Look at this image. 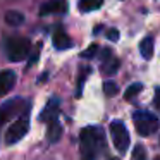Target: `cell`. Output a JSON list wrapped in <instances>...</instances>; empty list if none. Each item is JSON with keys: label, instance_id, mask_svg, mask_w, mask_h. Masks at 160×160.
Listing matches in <instances>:
<instances>
[{"label": "cell", "instance_id": "obj_2", "mask_svg": "<svg viewBox=\"0 0 160 160\" xmlns=\"http://www.w3.org/2000/svg\"><path fill=\"white\" fill-rule=\"evenodd\" d=\"M29 50H31V42L24 36H9L5 40V53L12 62L24 60L29 55Z\"/></svg>", "mask_w": 160, "mask_h": 160}, {"label": "cell", "instance_id": "obj_10", "mask_svg": "<svg viewBox=\"0 0 160 160\" xmlns=\"http://www.w3.org/2000/svg\"><path fill=\"white\" fill-rule=\"evenodd\" d=\"M57 115H59V100H57V98H52V100L47 103V107L42 110L40 119L45 121V122H52V121H57Z\"/></svg>", "mask_w": 160, "mask_h": 160}, {"label": "cell", "instance_id": "obj_22", "mask_svg": "<svg viewBox=\"0 0 160 160\" xmlns=\"http://www.w3.org/2000/svg\"><path fill=\"white\" fill-rule=\"evenodd\" d=\"M153 105H155V108L160 112V88H157V90H155V97H153Z\"/></svg>", "mask_w": 160, "mask_h": 160}, {"label": "cell", "instance_id": "obj_8", "mask_svg": "<svg viewBox=\"0 0 160 160\" xmlns=\"http://www.w3.org/2000/svg\"><path fill=\"white\" fill-rule=\"evenodd\" d=\"M16 84V72L11 69L0 71V98L5 97Z\"/></svg>", "mask_w": 160, "mask_h": 160}, {"label": "cell", "instance_id": "obj_21", "mask_svg": "<svg viewBox=\"0 0 160 160\" xmlns=\"http://www.w3.org/2000/svg\"><path fill=\"white\" fill-rule=\"evenodd\" d=\"M107 38L110 40V42H117V40H119V31H117V29H108V31H107Z\"/></svg>", "mask_w": 160, "mask_h": 160}, {"label": "cell", "instance_id": "obj_16", "mask_svg": "<svg viewBox=\"0 0 160 160\" xmlns=\"http://www.w3.org/2000/svg\"><path fill=\"white\" fill-rule=\"evenodd\" d=\"M141 90H143V84H141V83L131 84V86H128V90L124 91V98H126V100H132V98H134Z\"/></svg>", "mask_w": 160, "mask_h": 160}, {"label": "cell", "instance_id": "obj_18", "mask_svg": "<svg viewBox=\"0 0 160 160\" xmlns=\"http://www.w3.org/2000/svg\"><path fill=\"white\" fill-rule=\"evenodd\" d=\"M132 160H148L146 150L143 148L141 145H136L134 148H132Z\"/></svg>", "mask_w": 160, "mask_h": 160}, {"label": "cell", "instance_id": "obj_23", "mask_svg": "<svg viewBox=\"0 0 160 160\" xmlns=\"http://www.w3.org/2000/svg\"><path fill=\"white\" fill-rule=\"evenodd\" d=\"M108 160H119V158H108Z\"/></svg>", "mask_w": 160, "mask_h": 160}, {"label": "cell", "instance_id": "obj_11", "mask_svg": "<svg viewBox=\"0 0 160 160\" xmlns=\"http://www.w3.org/2000/svg\"><path fill=\"white\" fill-rule=\"evenodd\" d=\"M53 47L59 50H66V48H71L72 47V40L69 38V35H67L64 29H57L55 33H53Z\"/></svg>", "mask_w": 160, "mask_h": 160}, {"label": "cell", "instance_id": "obj_5", "mask_svg": "<svg viewBox=\"0 0 160 160\" xmlns=\"http://www.w3.org/2000/svg\"><path fill=\"white\" fill-rule=\"evenodd\" d=\"M110 136H112V141H114V146L119 153H126L129 148V132L126 129V126L122 124L121 121H112L110 124Z\"/></svg>", "mask_w": 160, "mask_h": 160}, {"label": "cell", "instance_id": "obj_7", "mask_svg": "<svg viewBox=\"0 0 160 160\" xmlns=\"http://www.w3.org/2000/svg\"><path fill=\"white\" fill-rule=\"evenodd\" d=\"M67 11V2L66 0H48L40 7V16H48V14H62Z\"/></svg>", "mask_w": 160, "mask_h": 160}, {"label": "cell", "instance_id": "obj_9", "mask_svg": "<svg viewBox=\"0 0 160 160\" xmlns=\"http://www.w3.org/2000/svg\"><path fill=\"white\" fill-rule=\"evenodd\" d=\"M102 57H103V64H102V72L107 74V76H112V74L117 72L119 69V59H115L114 55H112V50L105 48L103 53H102Z\"/></svg>", "mask_w": 160, "mask_h": 160}, {"label": "cell", "instance_id": "obj_14", "mask_svg": "<svg viewBox=\"0 0 160 160\" xmlns=\"http://www.w3.org/2000/svg\"><path fill=\"white\" fill-rule=\"evenodd\" d=\"M102 4H103V0H79L78 7H79L81 12H91V11L100 9Z\"/></svg>", "mask_w": 160, "mask_h": 160}, {"label": "cell", "instance_id": "obj_4", "mask_svg": "<svg viewBox=\"0 0 160 160\" xmlns=\"http://www.w3.org/2000/svg\"><path fill=\"white\" fill-rule=\"evenodd\" d=\"M28 131H29V117L28 114H24L9 126L7 132H5V143L7 145H16L28 134Z\"/></svg>", "mask_w": 160, "mask_h": 160}, {"label": "cell", "instance_id": "obj_24", "mask_svg": "<svg viewBox=\"0 0 160 160\" xmlns=\"http://www.w3.org/2000/svg\"><path fill=\"white\" fill-rule=\"evenodd\" d=\"M155 160H160V157H157V158H155Z\"/></svg>", "mask_w": 160, "mask_h": 160}, {"label": "cell", "instance_id": "obj_15", "mask_svg": "<svg viewBox=\"0 0 160 160\" xmlns=\"http://www.w3.org/2000/svg\"><path fill=\"white\" fill-rule=\"evenodd\" d=\"M5 22H7L9 26H21L22 22H24V16L21 14L19 11H9L7 14H5Z\"/></svg>", "mask_w": 160, "mask_h": 160}, {"label": "cell", "instance_id": "obj_1", "mask_svg": "<svg viewBox=\"0 0 160 160\" xmlns=\"http://www.w3.org/2000/svg\"><path fill=\"white\" fill-rule=\"evenodd\" d=\"M105 146V132L100 128H84L79 134L81 160H97Z\"/></svg>", "mask_w": 160, "mask_h": 160}, {"label": "cell", "instance_id": "obj_3", "mask_svg": "<svg viewBox=\"0 0 160 160\" xmlns=\"http://www.w3.org/2000/svg\"><path fill=\"white\" fill-rule=\"evenodd\" d=\"M132 121H134L136 131L141 136H152L160 128V121L153 114H150L146 110H136L132 114Z\"/></svg>", "mask_w": 160, "mask_h": 160}, {"label": "cell", "instance_id": "obj_17", "mask_svg": "<svg viewBox=\"0 0 160 160\" xmlns=\"http://www.w3.org/2000/svg\"><path fill=\"white\" fill-rule=\"evenodd\" d=\"M117 91H119V86L114 83V81H107V83L103 84V93H105V97L112 98V97H115V95H117Z\"/></svg>", "mask_w": 160, "mask_h": 160}, {"label": "cell", "instance_id": "obj_20", "mask_svg": "<svg viewBox=\"0 0 160 160\" xmlns=\"http://www.w3.org/2000/svg\"><path fill=\"white\" fill-rule=\"evenodd\" d=\"M97 53H98V45H95V43H93V45H90L83 53H81V57H83V59H93Z\"/></svg>", "mask_w": 160, "mask_h": 160}, {"label": "cell", "instance_id": "obj_19", "mask_svg": "<svg viewBox=\"0 0 160 160\" xmlns=\"http://www.w3.org/2000/svg\"><path fill=\"white\" fill-rule=\"evenodd\" d=\"M88 72H90V69H88V67H83V69H81L79 79H78V95H81V91H83V84H84V81H86Z\"/></svg>", "mask_w": 160, "mask_h": 160}, {"label": "cell", "instance_id": "obj_12", "mask_svg": "<svg viewBox=\"0 0 160 160\" xmlns=\"http://www.w3.org/2000/svg\"><path fill=\"white\" fill-rule=\"evenodd\" d=\"M62 136V126L59 121H52L48 122V129H47V139L50 143H57Z\"/></svg>", "mask_w": 160, "mask_h": 160}, {"label": "cell", "instance_id": "obj_6", "mask_svg": "<svg viewBox=\"0 0 160 160\" xmlns=\"http://www.w3.org/2000/svg\"><path fill=\"white\" fill-rule=\"evenodd\" d=\"M18 107H22V100H21V98L9 100V102H5V103L0 107V128H2L9 119L14 115V112L18 110Z\"/></svg>", "mask_w": 160, "mask_h": 160}, {"label": "cell", "instance_id": "obj_13", "mask_svg": "<svg viewBox=\"0 0 160 160\" xmlns=\"http://www.w3.org/2000/svg\"><path fill=\"white\" fill-rule=\"evenodd\" d=\"M139 53L146 60L153 57V38L152 36H146V38L141 40V43H139Z\"/></svg>", "mask_w": 160, "mask_h": 160}]
</instances>
